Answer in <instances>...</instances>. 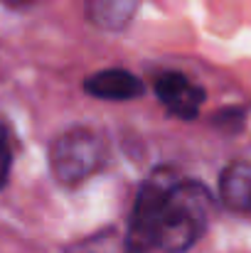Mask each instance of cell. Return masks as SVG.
I'll use <instances>...</instances> for the list:
<instances>
[{
    "label": "cell",
    "mask_w": 251,
    "mask_h": 253,
    "mask_svg": "<svg viewBox=\"0 0 251 253\" xmlns=\"http://www.w3.org/2000/svg\"><path fill=\"white\" fill-rule=\"evenodd\" d=\"M222 199L237 209L251 214V165L234 163L222 174Z\"/></svg>",
    "instance_id": "obj_6"
},
{
    "label": "cell",
    "mask_w": 251,
    "mask_h": 253,
    "mask_svg": "<svg viewBox=\"0 0 251 253\" xmlns=\"http://www.w3.org/2000/svg\"><path fill=\"white\" fill-rule=\"evenodd\" d=\"M7 2H27V0H7Z\"/></svg>",
    "instance_id": "obj_9"
},
{
    "label": "cell",
    "mask_w": 251,
    "mask_h": 253,
    "mask_svg": "<svg viewBox=\"0 0 251 253\" xmlns=\"http://www.w3.org/2000/svg\"><path fill=\"white\" fill-rule=\"evenodd\" d=\"M138 7V0H89V15L96 25L118 30L123 27Z\"/></svg>",
    "instance_id": "obj_7"
},
{
    "label": "cell",
    "mask_w": 251,
    "mask_h": 253,
    "mask_svg": "<svg viewBox=\"0 0 251 253\" xmlns=\"http://www.w3.org/2000/svg\"><path fill=\"white\" fill-rule=\"evenodd\" d=\"M84 88L96 96V98H106V101H128V98H136L143 84L138 77H133L131 72H123V69H106V72H99L94 77L86 79Z\"/></svg>",
    "instance_id": "obj_5"
},
{
    "label": "cell",
    "mask_w": 251,
    "mask_h": 253,
    "mask_svg": "<svg viewBox=\"0 0 251 253\" xmlns=\"http://www.w3.org/2000/svg\"><path fill=\"white\" fill-rule=\"evenodd\" d=\"M101 165V140L86 128H74L57 138L52 148V172L59 182L74 184Z\"/></svg>",
    "instance_id": "obj_3"
},
{
    "label": "cell",
    "mask_w": 251,
    "mask_h": 253,
    "mask_svg": "<svg viewBox=\"0 0 251 253\" xmlns=\"http://www.w3.org/2000/svg\"><path fill=\"white\" fill-rule=\"evenodd\" d=\"M212 211V194L197 182H182L172 189L158 226V246L170 253L187 251L204 231Z\"/></svg>",
    "instance_id": "obj_1"
},
{
    "label": "cell",
    "mask_w": 251,
    "mask_h": 253,
    "mask_svg": "<svg viewBox=\"0 0 251 253\" xmlns=\"http://www.w3.org/2000/svg\"><path fill=\"white\" fill-rule=\"evenodd\" d=\"M10 169H12V150L7 145V138L0 128V189L7 184V177H10Z\"/></svg>",
    "instance_id": "obj_8"
},
{
    "label": "cell",
    "mask_w": 251,
    "mask_h": 253,
    "mask_svg": "<svg viewBox=\"0 0 251 253\" xmlns=\"http://www.w3.org/2000/svg\"><path fill=\"white\" fill-rule=\"evenodd\" d=\"M155 93L160 96V101L165 103L172 113H177L180 118L192 121L200 111V103L204 98V91L192 86L182 74L177 72H167L155 82Z\"/></svg>",
    "instance_id": "obj_4"
},
{
    "label": "cell",
    "mask_w": 251,
    "mask_h": 253,
    "mask_svg": "<svg viewBox=\"0 0 251 253\" xmlns=\"http://www.w3.org/2000/svg\"><path fill=\"white\" fill-rule=\"evenodd\" d=\"M175 187L177 182L167 172H155L141 187L131 216V231H128V249L133 253H146L158 246V226Z\"/></svg>",
    "instance_id": "obj_2"
}]
</instances>
